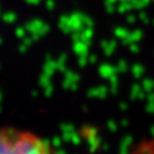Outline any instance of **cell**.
Returning a JSON list of instances; mask_svg holds the SVG:
<instances>
[{
	"mask_svg": "<svg viewBox=\"0 0 154 154\" xmlns=\"http://www.w3.org/2000/svg\"><path fill=\"white\" fill-rule=\"evenodd\" d=\"M0 154H54L45 139L32 132L0 129Z\"/></svg>",
	"mask_w": 154,
	"mask_h": 154,
	"instance_id": "1",
	"label": "cell"
}]
</instances>
